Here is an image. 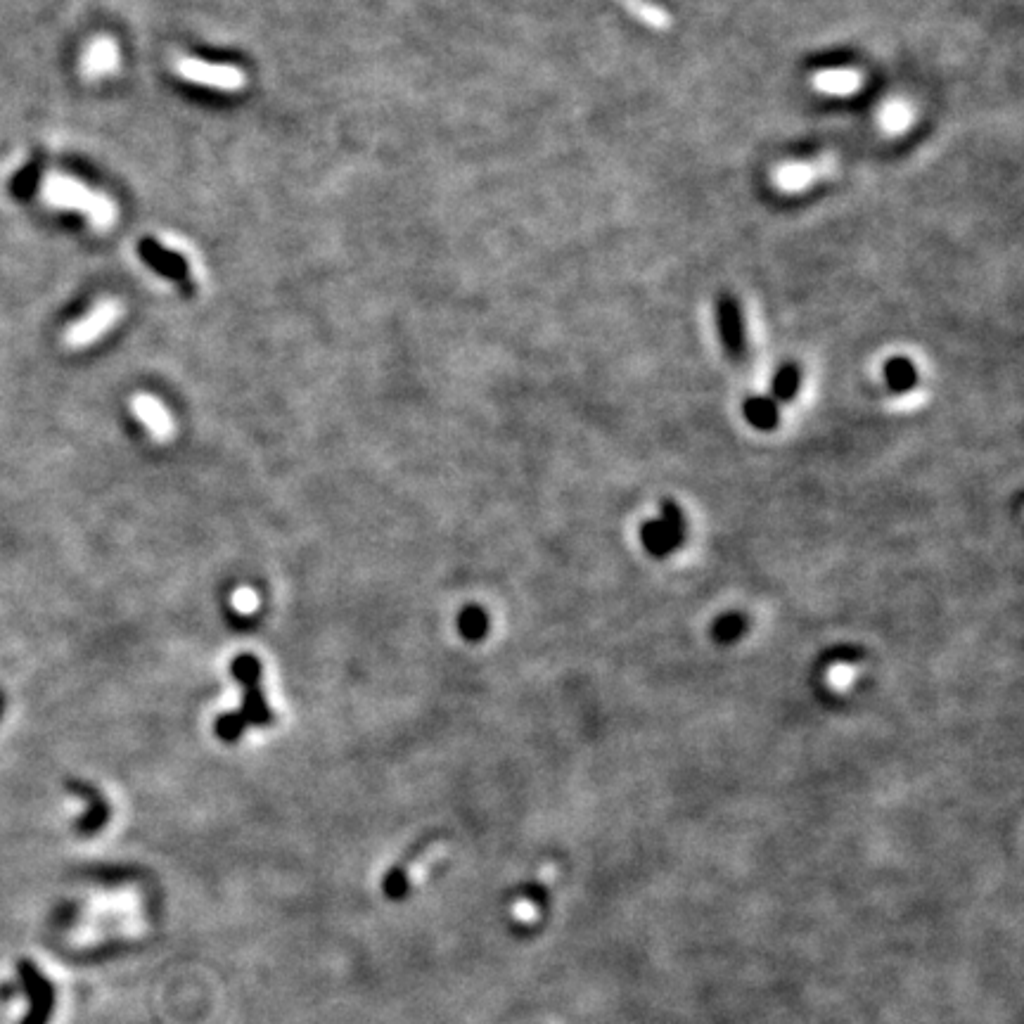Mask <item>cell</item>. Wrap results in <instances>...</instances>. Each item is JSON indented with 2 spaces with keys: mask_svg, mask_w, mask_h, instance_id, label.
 <instances>
[{
  "mask_svg": "<svg viewBox=\"0 0 1024 1024\" xmlns=\"http://www.w3.org/2000/svg\"><path fill=\"white\" fill-rule=\"evenodd\" d=\"M38 195H41V202L50 209L81 214L88 221V226L98 230V233H107L119 221L117 202L110 195H105V192L88 188L79 178L53 171V174H46V178H43Z\"/></svg>",
  "mask_w": 1024,
  "mask_h": 1024,
  "instance_id": "cell-1",
  "label": "cell"
},
{
  "mask_svg": "<svg viewBox=\"0 0 1024 1024\" xmlns=\"http://www.w3.org/2000/svg\"><path fill=\"white\" fill-rule=\"evenodd\" d=\"M174 69L183 81L211 88V91L238 93L247 86V74L240 67H235V64H216L181 55L176 57Z\"/></svg>",
  "mask_w": 1024,
  "mask_h": 1024,
  "instance_id": "cell-2",
  "label": "cell"
},
{
  "mask_svg": "<svg viewBox=\"0 0 1024 1024\" xmlns=\"http://www.w3.org/2000/svg\"><path fill=\"white\" fill-rule=\"evenodd\" d=\"M124 313H126V309L119 299H114V297L100 299V302L95 304L93 309L86 313V316L79 318L76 323H72L67 330H64V347L76 349V351L91 347V344L98 342L102 335H107V332H110L114 325L124 318Z\"/></svg>",
  "mask_w": 1024,
  "mask_h": 1024,
  "instance_id": "cell-3",
  "label": "cell"
},
{
  "mask_svg": "<svg viewBox=\"0 0 1024 1024\" xmlns=\"http://www.w3.org/2000/svg\"><path fill=\"white\" fill-rule=\"evenodd\" d=\"M686 541V517L674 503H662V515L657 520L640 524V543L652 558H669Z\"/></svg>",
  "mask_w": 1024,
  "mask_h": 1024,
  "instance_id": "cell-4",
  "label": "cell"
},
{
  "mask_svg": "<svg viewBox=\"0 0 1024 1024\" xmlns=\"http://www.w3.org/2000/svg\"><path fill=\"white\" fill-rule=\"evenodd\" d=\"M81 74L86 81H102L121 69V50L112 36H98L83 48Z\"/></svg>",
  "mask_w": 1024,
  "mask_h": 1024,
  "instance_id": "cell-5",
  "label": "cell"
},
{
  "mask_svg": "<svg viewBox=\"0 0 1024 1024\" xmlns=\"http://www.w3.org/2000/svg\"><path fill=\"white\" fill-rule=\"evenodd\" d=\"M133 411H136L138 418L143 420L152 432L159 434V437H164V434L171 432L169 413L164 411V406L155 399V396H147V394L136 396V399H133Z\"/></svg>",
  "mask_w": 1024,
  "mask_h": 1024,
  "instance_id": "cell-6",
  "label": "cell"
},
{
  "mask_svg": "<svg viewBox=\"0 0 1024 1024\" xmlns=\"http://www.w3.org/2000/svg\"><path fill=\"white\" fill-rule=\"evenodd\" d=\"M814 86L818 91L830 95H847L861 86V76L851 72V69H830V72H821L816 76Z\"/></svg>",
  "mask_w": 1024,
  "mask_h": 1024,
  "instance_id": "cell-7",
  "label": "cell"
},
{
  "mask_svg": "<svg viewBox=\"0 0 1024 1024\" xmlns=\"http://www.w3.org/2000/svg\"><path fill=\"white\" fill-rule=\"evenodd\" d=\"M818 176V166L816 164H787V166H780L778 174H776V183L780 185V188L787 190V192H795V190H802L809 185L814 178Z\"/></svg>",
  "mask_w": 1024,
  "mask_h": 1024,
  "instance_id": "cell-8",
  "label": "cell"
},
{
  "mask_svg": "<svg viewBox=\"0 0 1024 1024\" xmlns=\"http://www.w3.org/2000/svg\"><path fill=\"white\" fill-rule=\"evenodd\" d=\"M747 633V617L740 612H728L719 617L712 626V636L719 645H731Z\"/></svg>",
  "mask_w": 1024,
  "mask_h": 1024,
  "instance_id": "cell-9",
  "label": "cell"
},
{
  "mask_svg": "<svg viewBox=\"0 0 1024 1024\" xmlns=\"http://www.w3.org/2000/svg\"><path fill=\"white\" fill-rule=\"evenodd\" d=\"M624 8H629L633 15L640 17V22L650 24V27L655 29H667L669 27V15L667 12H662L659 8H655V5L645 3V0H622Z\"/></svg>",
  "mask_w": 1024,
  "mask_h": 1024,
  "instance_id": "cell-10",
  "label": "cell"
},
{
  "mask_svg": "<svg viewBox=\"0 0 1024 1024\" xmlns=\"http://www.w3.org/2000/svg\"><path fill=\"white\" fill-rule=\"evenodd\" d=\"M747 418H750L752 425L759 427V430H771L778 422V411L773 403H768L764 399L752 401L747 403Z\"/></svg>",
  "mask_w": 1024,
  "mask_h": 1024,
  "instance_id": "cell-11",
  "label": "cell"
},
{
  "mask_svg": "<svg viewBox=\"0 0 1024 1024\" xmlns=\"http://www.w3.org/2000/svg\"><path fill=\"white\" fill-rule=\"evenodd\" d=\"M908 121H911V110H908L904 102H892L882 112V124L889 131H901V128L908 126Z\"/></svg>",
  "mask_w": 1024,
  "mask_h": 1024,
  "instance_id": "cell-12",
  "label": "cell"
},
{
  "mask_svg": "<svg viewBox=\"0 0 1024 1024\" xmlns=\"http://www.w3.org/2000/svg\"><path fill=\"white\" fill-rule=\"evenodd\" d=\"M384 894L389 896V899L399 901L403 899V896L408 894V875H406V868H394L392 873L384 878Z\"/></svg>",
  "mask_w": 1024,
  "mask_h": 1024,
  "instance_id": "cell-13",
  "label": "cell"
},
{
  "mask_svg": "<svg viewBox=\"0 0 1024 1024\" xmlns=\"http://www.w3.org/2000/svg\"><path fill=\"white\" fill-rule=\"evenodd\" d=\"M463 624H465L467 636H472V638H479L486 631V619H484V614L479 612V610L467 612L465 617H463Z\"/></svg>",
  "mask_w": 1024,
  "mask_h": 1024,
  "instance_id": "cell-14",
  "label": "cell"
},
{
  "mask_svg": "<svg viewBox=\"0 0 1024 1024\" xmlns=\"http://www.w3.org/2000/svg\"><path fill=\"white\" fill-rule=\"evenodd\" d=\"M776 389H778L780 399H790V396L795 394V389H797V377L795 375H783L776 382Z\"/></svg>",
  "mask_w": 1024,
  "mask_h": 1024,
  "instance_id": "cell-15",
  "label": "cell"
}]
</instances>
